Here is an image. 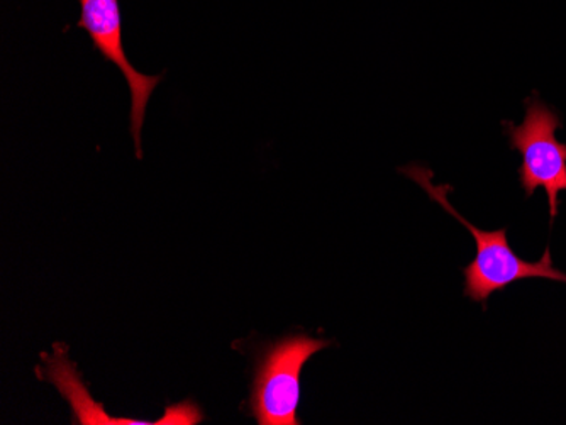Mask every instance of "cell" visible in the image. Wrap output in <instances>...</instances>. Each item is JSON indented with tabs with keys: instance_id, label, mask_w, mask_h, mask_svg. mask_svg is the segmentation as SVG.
Listing matches in <instances>:
<instances>
[{
	"instance_id": "obj_3",
	"label": "cell",
	"mask_w": 566,
	"mask_h": 425,
	"mask_svg": "<svg viewBox=\"0 0 566 425\" xmlns=\"http://www.w3.org/2000/svg\"><path fill=\"white\" fill-rule=\"evenodd\" d=\"M559 126L558 114L539 98H527L526 117L521 126L505 123L512 148L523 157L521 187L527 196L539 187L546 190L552 224L558 215L559 192H566V145L556 139Z\"/></svg>"
},
{
	"instance_id": "obj_2",
	"label": "cell",
	"mask_w": 566,
	"mask_h": 425,
	"mask_svg": "<svg viewBox=\"0 0 566 425\" xmlns=\"http://www.w3.org/2000/svg\"><path fill=\"white\" fill-rule=\"evenodd\" d=\"M333 344L304 334L280 339L254 374L251 408L260 425H298L301 373L314 354Z\"/></svg>"
},
{
	"instance_id": "obj_1",
	"label": "cell",
	"mask_w": 566,
	"mask_h": 425,
	"mask_svg": "<svg viewBox=\"0 0 566 425\" xmlns=\"http://www.w3.org/2000/svg\"><path fill=\"white\" fill-rule=\"evenodd\" d=\"M410 179L418 182L428 192L432 200H436L444 211L458 219L467 230L475 237L476 256L465 269V290L463 294L472 298L473 302L486 306V300L495 291H504L509 285L526 278H546V280L563 281L566 284V273L559 272L553 266L552 253L548 247L539 262L527 263L512 252L509 246L507 230L483 231L473 226L461 217L450 202H448V190L450 187H434L431 183L432 173L426 168L410 167L402 170Z\"/></svg>"
},
{
	"instance_id": "obj_4",
	"label": "cell",
	"mask_w": 566,
	"mask_h": 425,
	"mask_svg": "<svg viewBox=\"0 0 566 425\" xmlns=\"http://www.w3.org/2000/svg\"><path fill=\"white\" fill-rule=\"evenodd\" d=\"M82 15L76 26L85 30L101 55L113 62L126 77L132 91V135L136 157L142 158V128L149 97L160 84L161 75L149 77L136 72L123 47V19L119 0H81Z\"/></svg>"
}]
</instances>
